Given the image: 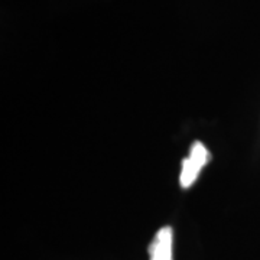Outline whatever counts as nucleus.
<instances>
[{
  "label": "nucleus",
  "instance_id": "nucleus-1",
  "mask_svg": "<svg viewBox=\"0 0 260 260\" xmlns=\"http://www.w3.org/2000/svg\"><path fill=\"white\" fill-rule=\"evenodd\" d=\"M210 158H211L210 152L205 148L204 143L195 142L191 146L189 156L182 160V169H181V177H179V182L182 188H189L191 185H194L197 178L200 177L201 169L208 164Z\"/></svg>",
  "mask_w": 260,
  "mask_h": 260
},
{
  "label": "nucleus",
  "instance_id": "nucleus-2",
  "mask_svg": "<svg viewBox=\"0 0 260 260\" xmlns=\"http://www.w3.org/2000/svg\"><path fill=\"white\" fill-rule=\"evenodd\" d=\"M172 243L174 230L172 227H162L155 234L152 243L149 244V260H174L172 257Z\"/></svg>",
  "mask_w": 260,
  "mask_h": 260
}]
</instances>
